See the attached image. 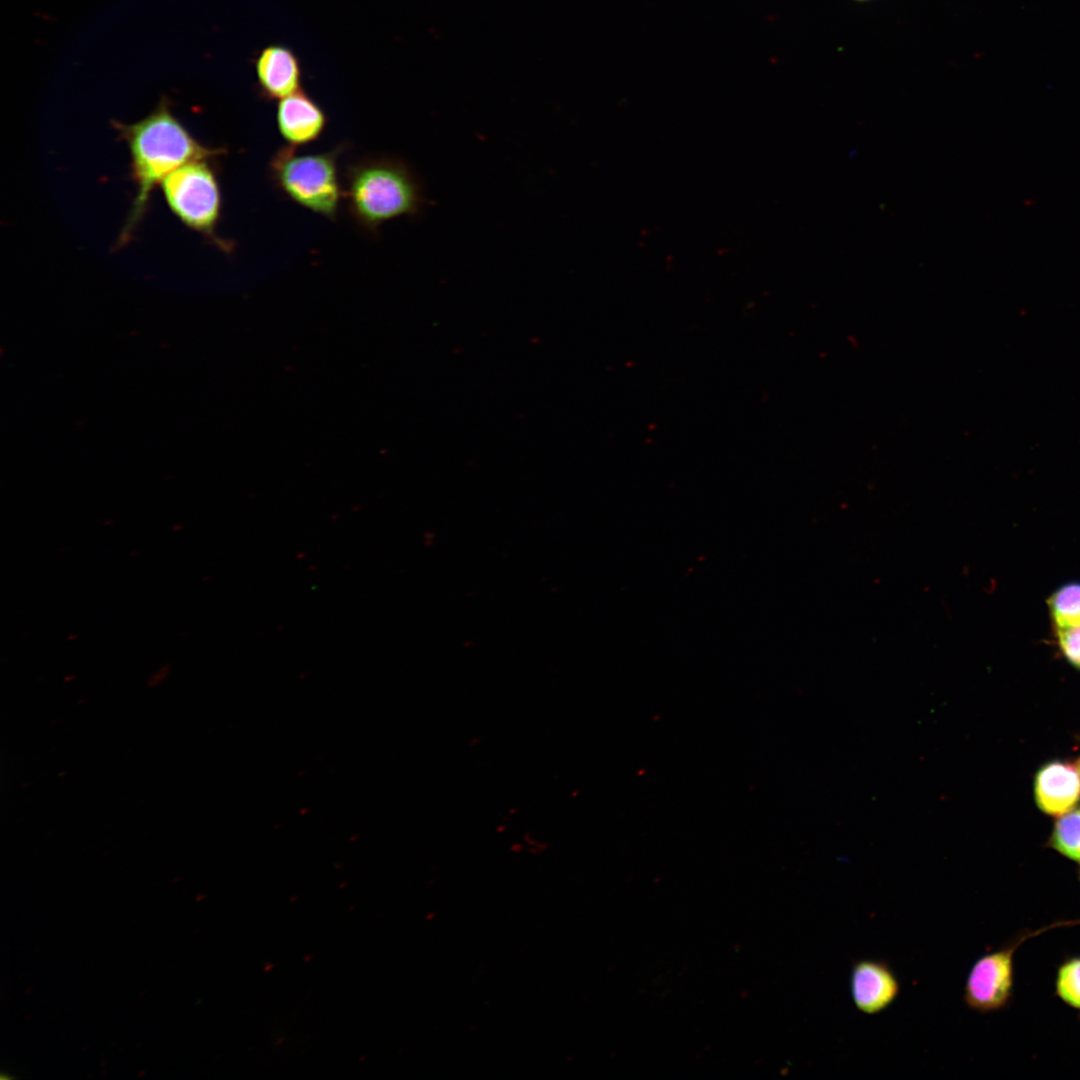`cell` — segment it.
I'll use <instances>...</instances> for the list:
<instances>
[{
  "label": "cell",
  "mask_w": 1080,
  "mask_h": 1080,
  "mask_svg": "<svg viewBox=\"0 0 1080 1080\" xmlns=\"http://www.w3.org/2000/svg\"><path fill=\"white\" fill-rule=\"evenodd\" d=\"M1049 607L1059 629L1080 626V583L1059 588L1050 598Z\"/></svg>",
  "instance_id": "10"
},
{
  "label": "cell",
  "mask_w": 1080,
  "mask_h": 1080,
  "mask_svg": "<svg viewBox=\"0 0 1080 1080\" xmlns=\"http://www.w3.org/2000/svg\"><path fill=\"white\" fill-rule=\"evenodd\" d=\"M1026 937L976 959L963 987L962 1000L968 1009L986 1014L1007 1005L1013 987V955Z\"/></svg>",
  "instance_id": "5"
},
{
  "label": "cell",
  "mask_w": 1080,
  "mask_h": 1080,
  "mask_svg": "<svg viewBox=\"0 0 1080 1080\" xmlns=\"http://www.w3.org/2000/svg\"><path fill=\"white\" fill-rule=\"evenodd\" d=\"M327 123L326 112L303 89L279 100L277 104V129L287 145L292 147L317 141Z\"/></svg>",
  "instance_id": "7"
},
{
  "label": "cell",
  "mask_w": 1080,
  "mask_h": 1080,
  "mask_svg": "<svg viewBox=\"0 0 1080 1080\" xmlns=\"http://www.w3.org/2000/svg\"><path fill=\"white\" fill-rule=\"evenodd\" d=\"M259 95L266 100H281L302 89V68L298 57L287 46L271 44L255 59Z\"/></svg>",
  "instance_id": "8"
},
{
  "label": "cell",
  "mask_w": 1080,
  "mask_h": 1080,
  "mask_svg": "<svg viewBox=\"0 0 1080 1080\" xmlns=\"http://www.w3.org/2000/svg\"><path fill=\"white\" fill-rule=\"evenodd\" d=\"M112 123L128 148L130 176L136 186V196L117 240V246L122 247L133 238L151 193L166 176L190 161L217 158L226 150L208 147L194 138L173 114L166 98L137 122Z\"/></svg>",
  "instance_id": "1"
},
{
  "label": "cell",
  "mask_w": 1080,
  "mask_h": 1080,
  "mask_svg": "<svg viewBox=\"0 0 1080 1080\" xmlns=\"http://www.w3.org/2000/svg\"><path fill=\"white\" fill-rule=\"evenodd\" d=\"M1055 987L1064 1003L1080 1010V957L1069 959L1059 967Z\"/></svg>",
  "instance_id": "12"
},
{
  "label": "cell",
  "mask_w": 1080,
  "mask_h": 1080,
  "mask_svg": "<svg viewBox=\"0 0 1080 1080\" xmlns=\"http://www.w3.org/2000/svg\"><path fill=\"white\" fill-rule=\"evenodd\" d=\"M342 183L347 213L370 234L390 220L420 216L428 203L415 170L395 156L372 155L351 162Z\"/></svg>",
  "instance_id": "2"
},
{
  "label": "cell",
  "mask_w": 1080,
  "mask_h": 1080,
  "mask_svg": "<svg viewBox=\"0 0 1080 1080\" xmlns=\"http://www.w3.org/2000/svg\"><path fill=\"white\" fill-rule=\"evenodd\" d=\"M1080 796V775L1073 766L1054 762L1044 766L1035 779V799L1047 814L1071 810Z\"/></svg>",
  "instance_id": "9"
},
{
  "label": "cell",
  "mask_w": 1080,
  "mask_h": 1080,
  "mask_svg": "<svg viewBox=\"0 0 1080 1080\" xmlns=\"http://www.w3.org/2000/svg\"><path fill=\"white\" fill-rule=\"evenodd\" d=\"M215 159H198L180 166L162 180L160 187L169 209L179 221L222 252L230 254L234 249L232 241L217 233L222 194Z\"/></svg>",
  "instance_id": "4"
},
{
  "label": "cell",
  "mask_w": 1080,
  "mask_h": 1080,
  "mask_svg": "<svg viewBox=\"0 0 1080 1080\" xmlns=\"http://www.w3.org/2000/svg\"><path fill=\"white\" fill-rule=\"evenodd\" d=\"M346 147L341 143L329 151L300 153L290 145L281 146L268 162V176L288 200L334 221L343 202L339 159Z\"/></svg>",
  "instance_id": "3"
},
{
  "label": "cell",
  "mask_w": 1080,
  "mask_h": 1080,
  "mask_svg": "<svg viewBox=\"0 0 1080 1080\" xmlns=\"http://www.w3.org/2000/svg\"><path fill=\"white\" fill-rule=\"evenodd\" d=\"M1058 639L1060 648L1066 658L1080 668V626L1059 629Z\"/></svg>",
  "instance_id": "13"
},
{
  "label": "cell",
  "mask_w": 1080,
  "mask_h": 1080,
  "mask_svg": "<svg viewBox=\"0 0 1080 1080\" xmlns=\"http://www.w3.org/2000/svg\"><path fill=\"white\" fill-rule=\"evenodd\" d=\"M1051 842L1061 854L1080 862V809L1068 811L1058 819Z\"/></svg>",
  "instance_id": "11"
},
{
  "label": "cell",
  "mask_w": 1080,
  "mask_h": 1080,
  "mask_svg": "<svg viewBox=\"0 0 1080 1080\" xmlns=\"http://www.w3.org/2000/svg\"><path fill=\"white\" fill-rule=\"evenodd\" d=\"M849 991L855 1008L873 1016L894 1004L901 984L890 963L884 959L854 960L849 974Z\"/></svg>",
  "instance_id": "6"
}]
</instances>
